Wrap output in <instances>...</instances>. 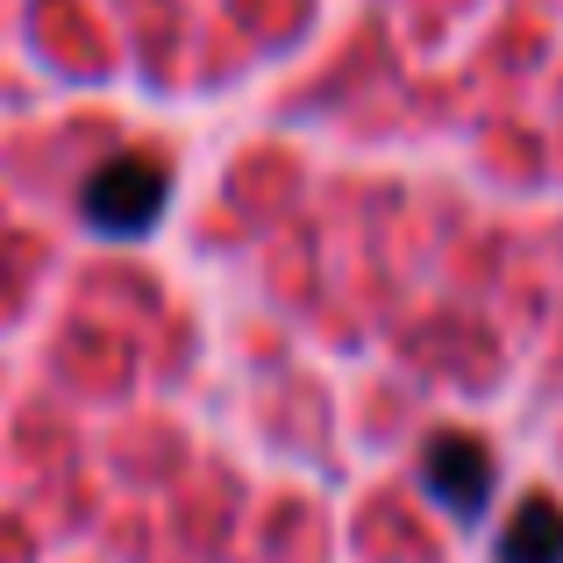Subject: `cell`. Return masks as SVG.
<instances>
[{
  "mask_svg": "<svg viewBox=\"0 0 563 563\" xmlns=\"http://www.w3.org/2000/svg\"><path fill=\"white\" fill-rule=\"evenodd\" d=\"M79 207L100 235H151L157 214L172 207V172L143 151H122V157H108V165H93Z\"/></svg>",
  "mask_w": 563,
  "mask_h": 563,
  "instance_id": "cell-1",
  "label": "cell"
},
{
  "mask_svg": "<svg viewBox=\"0 0 563 563\" xmlns=\"http://www.w3.org/2000/svg\"><path fill=\"white\" fill-rule=\"evenodd\" d=\"M421 493L435 499L442 514H456V521H478L485 499H493V450H485L478 435H464V428L428 435V450H421Z\"/></svg>",
  "mask_w": 563,
  "mask_h": 563,
  "instance_id": "cell-2",
  "label": "cell"
},
{
  "mask_svg": "<svg viewBox=\"0 0 563 563\" xmlns=\"http://www.w3.org/2000/svg\"><path fill=\"white\" fill-rule=\"evenodd\" d=\"M499 563H563V507L550 493H528L514 507L507 536H499Z\"/></svg>",
  "mask_w": 563,
  "mask_h": 563,
  "instance_id": "cell-3",
  "label": "cell"
}]
</instances>
